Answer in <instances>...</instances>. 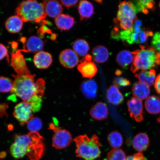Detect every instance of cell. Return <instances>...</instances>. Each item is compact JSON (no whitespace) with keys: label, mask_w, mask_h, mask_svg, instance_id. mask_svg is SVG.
<instances>
[{"label":"cell","mask_w":160,"mask_h":160,"mask_svg":"<svg viewBox=\"0 0 160 160\" xmlns=\"http://www.w3.org/2000/svg\"><path fill=\"white\" fill-rule=\"evenodd\" d=\"M14 78L11 92L31 104L33 113L41 109L44 95L45 81L42 78L35 81V75H12Z\"/></svg>","instance_id":"cell-1"},{"label":"cell","mask_w":160,"mask_h":160,"mask_svg":"<svg viewBox=\"0 0 160 160\" xmlns=\"http://www.w3.org/2000/svg\"><path fill=\"white\" fill-rule=\"evenodd\" d=\"M14 141L10 152L15 158H21L26 155L31 160H39L43 157L45 151L43 138L38 132L16 135Z\"/></svg>","instance_id":"cell-2"},{"label":"cell","mask_w":160,"mask_h":160,"mask_svg":"<svg viewBox=\"0 0 160 160\" xmlns=\"http://www.w3.org/2000/svg\"><path fill=\"white\" fill-rule=\"evenodd\" d=\"M140 49L132 52L134 55L131 69L132 72L135 73L139 70L147 71L160 65V52L149 46L146 48L140 45Z\"/></svg>","instance_id":"cell-3"},{"label":"cell","mask_w":160,"mask_h":160,"mask_svg":"<svg viewBox=\"0 0 160 160\" xmlns=\"http://www.w3.org/2000/svg\"><path fill=\"white\" fill-rule=\"evenodd\" d=\"M76 146L75 153L78 157L84 160H95L101 157V143L98 136L91 138L87 135H81L73 140Z\"/></svg>","instance_id":"cell-4"},{"label":"cell","mask_w":160,"mask_h":160,"mask_svg":"<svg viewBox=\"0 0 160 160\" xmlns=\"http://www.w3.org/2000/svg\"><path fill=\"white\" fill-rule=\"evenodd\" d=\"M15 14L23 22H35L40 23L47 16L42 3L31 0L20 3L16 8Z\"/></svg>","instance_id":"cell-5"},{"label":"cell","mask_w":160,"mask_h":160,"mask_svg":"<svg viewBox=\"0 0 160 160\" xmlns=\"http://www.w3.org/2000/svg\"><path fill=\"white\" fill-rule=\"evenodd\" d=\"M137 19V12L132 3L130 2H122L119 5L117 19L114 21L119 23L120 28L123 30L132 28L134 22Z\"/></svg>","instance_id":"cell-6"},{"label":"cell","mask_w":160,"mask_h":160,"mask_svg":"<svg viewBox=\"0 0 160 160\" xmlns=\"http://www.w3.org/2000/svg\"><path fill=\"white\" fill-rule=\"evenodd\" d=\"M10 53L11 55V65L17 75L31 74L27 67L24 57L20 50Z\"/></svg>","instance_id":"cell-7"},{"label":"cell","mask_w":160,"mask_h":160,"mask_svg":"<svg viewBox=\"0 0 160 160\" xmlns=\"http://www.w3.org/2000/svg\"><path fill=\"white\" fill-rule=\"evenodd\" d=\"M31 104L22 102L15 106L13 115L21 124L27 123L33 117Z\"/></svg>","instance_id":"cell-8"},{"label":"cell","mask_w":160,"mask_h":160,"mask_svg":"<svg viewBox=\"0 0 160 160\" xmlns=\"http://www.w3.org/2000/svg\"><path fill=\"white\" fill-rule=\"evenodd\" d=\"M54 132L52 138V146L54 148L61 149L65 148L71 145L72 138L69 131L60 128Z\"/></svg>","instance_id":"cell-9"},{"label":"cell","mask_w":160,"mask_h":160,"mask_svg":"<svg viewBox=\"0 0 160 160\" xmlns=\"http://www.w3.org/2000/svg\"><path fill=\"white\" fill-rule=\"evenodd\" d=\"M92 56L87 54L80 61L78 69L84 78L91 79L97 74L98 69L95 63L91 61Z\"/></svg>","instance_id":"cell-10"},{"label":"cell","mask_w":160,"mask_h":160,"mask_svg":"<svg viewBox=\"0 0 160 160\" xmlns=\"http://www.w3.org/2000/svg\"><path fill=\"white\" fill-rule=\"evenodd\" d=\"M130 117L136 122H140L144 119L143 106L141 100L135 97L131 98L127 102Z\"/></svg>","instance_id":"cell-11"},{"label":"cell","mask_w":160,"mask_h":160,"mask_svg":"<svg viewBox=\"0 0 160 160\" xmlns=\"http://www.w3.org/2000/svg\"><path fill=\"white\" fill-rule=\"evenodd\" d=\"M60 63L67 68H73L78 64L79 57L74 51L71 49L62 51L59 56Z\"/></svg>","instance_id":"cell-12"},{"label":"cell","mask_w":160,"mask_h":160,"mask_svg":"<svg viewBox=\"0 0 160 160\" xmlns=\"http://www.w3.org/2000/svg\"><path fill=\"white\" fill-rule=\"evenodd\" d=\"M23 43V49L20 50L21 52L28 53L38 52L43 49L44 44L41 38L35 36H31Z\"/></svg>","instance_id":"cell-13"},{"label":"cell","mask_w":160,"mask_h":160,"mask_svg":"<svg viewBox=\"0 0 160 160\" xmlns=\"http://www.w3.org/2000/svg\"><path fill=\"white\" fill-rule=\"evenodd\" d=\"M90 115L93 119L98 121L107 119L109 115L107 105L103 102H98L91 108Z\"/></svg>","instance_id":"cell-14"},{"label":"cell","mask_w":160,"mask_h":160,"mask_svg":"<svg viewBox=\"0 0 160 160\" xmlns=\"http://www.w3.org/2000/svg\"><path fill=\"white\" fill-rule=\"evenodd\" d=\"M33 63L36 67L41 69H47L52 62V58L50 53L43 51L38 52L34 56Z\"/></svg>","instance_id":"cell-15"},{"label":"cell","mask_w":160,"mask_h":160,"mask_svg":"<svg viewBox=\"0 0 160 160\" xmlns=\"http://www.w3.org/2000/svg\"><path fill=\"white\" fill-rule=\"evenodd\" d=\"M47 16L55 18L63 11V7L61 3L57 1H46L42 3Z\"/></svg>","instance_id":"cell-16"},{"label":"cell","mask_w":160,"mask_h":160,"mask_svg":"<svg viewBox=\"0 0 160 160\" xmlns=\"http://www.w3.org/2000/svg\"><path fill=\"white\" fill-rule=\"evenodd\" d=\"M150 141L148 136L145 133H140L134 138L132 146L136 151L141 152L146 151L148 148Z\"/></svg>","instance_id":"cell-17"},{"label":"cell","mask_w":160,"mask_h":160,"mask_svg":"<svg viewBox=\"0 0 160 160\" xmlns=\"http://www.w3.org/2000/svg\"><path fill=\"white\" fill-rule=\"evenodd\" d=\"M56 26L62 31H68L75 24V21L71 16L64 14H61L55 18Z\"/></svg>","instance_id":"cell-18"},{"label":"cell","mask_w":160,"mask_h":160,"mask_svg":"<svg viewBox=\"0 0 160 160\" xmlns=\"http://www.w3.org/2000/svg\"><path fill=\"white\" fill-rule=\"evenodd\" d=\"M107 97L110 103L115 105H119L124 101V98L118 88L115 85H112L108 89Z\"/></svg>","instance_id":"cell-19"},{"label":"cell","mask_w":160,"mask_h":160,"mask_svg":"<svg viewBox=\"0 0 160 160\" xmlns=\"http://www.w3.org/2000/svg\"><path fill=\"white\" fill-rule=\"evenodd\" d=\"M140 32L139 33L136 32L132 28L129 30H123L119 32V39L129 45L141 44Z\"/></svg>","instance_id":"cell-20"},{"label":"cell","mask_w":160,"mask_h":160,"mask_svg":"<svg viewBox=\"0 0 160 160\" xmlns=\"http://www.w3.org/2000/svg\"><path fill=\"white\" fill-rule=\"evenodd\" d=\"M132 93L136 98L143 100L148 98L151 93V90L149 86L138 82L133 85Z\"/></svg>","instance_id":"cell-21"},{"label":"cell","mask_w":160,"mask_h":160,"mask_svg":"<svg viewBox=\"0 0 160 160\" xmlns=\"http://www.w3.org/2000/svg\"><path fill=\"white\" fill-rule=\"evenodd\" d=\"M98 85L95 81L88 79L84 81L81 85V90L85 97L92 99L97 96Z\"/></svg>","instance_id":"cell-22"},{"label":"cell","mask_w":160,"mask_h":160,"mask_svg":"<svg viewBox=\"0 0 160 160\" xmlns=\"http://www.w3.org/2000/svg\"><path fill=\"white\" fill-rule=\"evenodd\" d=\"M78 10L81 21L90 18L94 13L93 5L87 1H80L78 6Z\"/></svg>","instance_id":"cell-23"},{"label":"cell","mask_w":160,"mask_h":160,"mask_svg":"<svg viewBox=\"0 0 160 160\" xmlns=\"http://www.w3.org/2000/svg\"><path fill=\"white\" fill-rule=\"evenodd\" d=\"M92 53L93 59L98 63H105L109 57L108 50L102 45H98L94 48Z\"/></svg>","instance_id":"cell-24"},{"label":"cell","mask_w":160,"mask_h":160,"mask_svg":"<svg viewBox=\"0 0 160 160\" xmlns=\"http://www.w3.org/2000/svg\"><path fill=\"white\" fill-rule=\"evenodd\" d=\"M145 108L148 112L157 115L160 112V98L158 96H150L145 102Z\"/></svg>","instance_id":"cell-25"},{"label":"cell","mask_w":160,"mask_h":160,"mask_svg":"<svg viewBox=\"0 0 160 160\" xmlns=\"http://www.w3.org/2000/svg\"><path fill=\"white\" fill-rule=\"evenodd\" d=\"M23 22L18 16H12L6 21L5 25L6 29L10 33H17L22 28Z\"/></svg>","instance_id":"cell-26"},{"label":"cell","mask_w":160,"mask_h":160,"mask_svg":"<svg viewBox=\"0 0 160 160\" xmlns=\"http://www.w3.org/2000/svg\"><path fill=\"white\" fill-rule=\"evenodd\" d=\"M156 75L155 70L152 69L149 71H141L138 73L135 74V77L141 82L151 87L155 83Z\"/></svg>","instance_id":"cell-27"},{"label":"cell","mask_w":160,"mask_h":160,"mask_svg":"<svg viewBox=\"0 0 160 160\" xmlns=\"http://www.w3.org/2000/svg\"><path fill=\"white\" fill-rule=\"evenodd\" d=\"M132 3L136 12H141L147 15L149 10L153 11L155 9V3L153 1H136Z\"/></svg>","instance_id":"cell-28"},{"label":"cell","mask_w":160,"mask_h":160,"mask_svg":"<svg viewBox=\"0 0 160 160\" xmlns=\"http://www.w3.org/2000/svg\"><path fill=\"white\" fill-rule=\"evenodd\" d=\"M134 60V55L132 52L123 50L120 52L116 58V61L120 66L126 68L133 63Z\"/></svg>","instance_id":"cell-29"},{"label":"cell","mask_w":160,"mask_h":160,"mask_svg":"<svg viewBox=\"0 0 160 160\" xmlns=\"http://www.w3.org/2000/svg\"><path fill=\"white\" fill-rule=\"evenodd\" d=\"M107 139L110 146L113 149H119L123 144L122 135L117 131L111 132L108 136Z\"/></svg>","instance_id":"cell-30"},{"label":"cell","mask_w":160,"mask_h":160,"mask_svg":"<svg viewBox=\"0 0 160 160\" xmlns=\"http://www.w3.org/2000/svg\"><path fill=\"white\" fill-rule=\"evenodd\" d=\"M73 48L77 54L83 57L87 55L90 47L88 43L85 40L78 39L74 42Z\"/></svg>","instance_id":"cell-31"},{"label":"cell","mask_w":160,"mask_h":160,"mask_svg":"<svg viewBox=\"0 0 160 160\" xmlns=\"http://www.w3.org/2000/svg\"><path fill=\"white\" fill-rule=\"evenodd\" d=\"M27 123L28 129L32 132H38L42 127L41 119L38 117L32 118Z\"/></svg>","instance_id":"cell-32"},{"label":"cell","mask_w":160,"mask_h":160,"mask_svg":"<svg viewBox=\"0 0 160 160\" xmlns=\"http://www.w3.org/2000/svg\"><path fill=\"white\" fill-rule=\"evenodd\" d=\"M13 82L9 78L0 77V92L6 93L11 92L12 89Z\"/></svg>","instance_id":"cell-33"},{"label":"cell","mask_w":160,"mask_h":160,"mask_svg":"<svg viewBox=\"0 0 160 160\" xmlns=\"http://www.w3.org/2000/svg\"><path fill=\"white\" fill-rule=\"evenodd\" d=\"M125 152L120 149H113L107 154V160H125Z\"/></svg>","instance_id":"cell-34"},{"label":"cell","mask_w":160,"mask_h":160,"mask_svg":"<svg viewBox=\"0 0 160 160\" xmlns=\"http://www.w3.org/2000/svg\"><path fill=\"white\" fill-rule=\"evenodd\" d=\"M48 22V21L44 20H43L40 23L41 24L40 25H41V27L38 30L37 33L38 35L39 36V37L41 38H44V36L46 34H48L51 35V37L55 34L52 32L51 29H50L49 27L46 25Z\"/></svg>","instance_id":"cell-35"},{"label":"cell","mask_w":160,"mask_h":160,"mask_svg":"<svg viewBox=\"0 0 160 160\" xmlns=\"http://www.w3.org/2000/svg\"><path fill=\"white\" fill-rule=\"evenodd\" d=\"M151 44L153 49L158 52H160V32H157L153 35Z\"/></svg>","instance_id":"cell-36"},{"label":"cell","mask_w":160,"mask_h":160,"mask_svg":"<svg viewBox=\"0 0 160 160\" xmlns=\"http://www.w3.org/2000/svg\"><path fill=\"white\" fill-rule=\"evenodd\" d=\"M113 83L117 87H125L130 85V82L128 80L123 77H118L114 80Z\"/></svg>","instance_id":"cell-37"},{"label":"cell","mask_w":160,"mask_h":160,"mask_svg":"<svg viewBox=\"0 0 160 160\" xmlns=\"http://www.w3.org/2000/svg\"><path fill=\"white\" fill-rule=\"evenodd\" d=\"M5 57L7 58L8 62L9 64L10 59L8 49L2 44L0 43V60H2Z\"/></svg>","instance_id":"cell-38"},{"label":"cell","mask_w":160,"mask_h":160,"mask_svg":"<svg viewBox=\"0 0 160 160\" xmlns=\"http://www.w3.org/2000/svg\"><path fill=\"white\" fill-rule=\"evenodd\" d=\"M125 160H147L142 152L136 153L132 156H129L126 157Z\"/></svg>","instance_id":"cell-39"},{"label":"cell","mask_w":160,"mask_h":160,"mask_svg":"<svg viewBox=\"0 0 160 160\" xmlns=\"http://www.w3.org/2000/svg\"><path fill=\"white\" fill-rule=\"evenodd\" d=\"M61 2L62 4L65 7L71 8L77 4L78 1H61Z\"/></svg>","instance_id":"cell-40"},{"label":"cell","mask_w":160,"mask_h":160,"mask_svg":"<svg viewBox=\"0 0 160 160\" xmlns=\"http://www.w3.org/2000/svg\"><path fill=\"white\" fill-rule=\"evenodd\" d=\"M154 84L155 91L158 94L160 95V73L156 78Z\"/></svg>","instance_id":"cell-41"},{"label":"cell","mask_w":160,"mask_h":160,"mask_svg":"<svg viewBox=\"0 0 160 160\" xmlns=\"http://www.w3.org/2000/svg\"><path fill=\"white\" fill-rule=\"evenodd\" d=\"M134 23L135 25L138 26V27H141L142 26V22L141 21H140L139 20L136 19L135 21L134 22Z\"/></svg>","instance_id":"cell-42"},{"label":"cell","mask_w":160,"mask_h":160,"mask_svg":"<svg viewBox=\"0 0 160 160\" xmlns=\"http://www.w3.org/2000/svg\"><path fill=\"white\" fill-rule=\"evenodd\" d=\"M115 73L116 75H117V76H119L121 75L122 74V71H121V70L119 69L117 70L116 71Z\"/></svg>","instance_id":"cell-43"},{"label":"cell","mask_w":160,"mask_h":160,"mask_svg":"<svg viewBox=\"0 0 160 160\" xmlns=\"http://www.w3.org/2000/svg\"><path fill=\"white\" fill-rule=\"evenodd\" d=\"M159 6H160V3H159Z\"/></svg>","instance_id":"cell-44"}]
</instances>
